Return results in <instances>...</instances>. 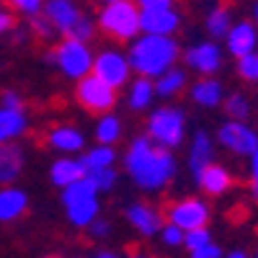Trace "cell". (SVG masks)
I'll return each instance as SVG.
<instances>
[{
    "instance_id": "6da1fadb",
    "label": "cell",
    "mask_w": 258,
    "mask_h": 258,
    "mask_svg": "<svg viewBox=\"0 0 258 258\" xmlns=\"http://www.w3.org/2000/svg\"><path fill=\"white\" fill-rule=\"evenodd\" d=\"M124 173L142 194H160L178 176V160L173 150L155 145L147 135H137L124 150Z\"/></svg>"
},
{
    "instance_id": "7a4b0ae2",
    "label": "cell",
    "mask_w": 258,
    "mask_h": 258,
    "mask_svg": "<svg viewBox=\"0 0 258 258\" xmlns=\"http://www.w3.org/2000/svg\"><path fill=\"white\" fill-rule=\"evenodd\" d=\"M126 57L132 73L155 80L160 73L181 62V44L176 36H158V34H137L126 47Z\"/></svg>"
},
{
    "instance_id": "3957f363",
    "label": "cell",
    "mask_w": 258,
    "mask_h": 258,
    "mask_svg": "<svg viewBox=\"0 0 258 258\" xmlns=\"http://www.w3.org/2000/svg\"><path fill=\"white\" fill-rule=\"evenodd\" d=\"M59 202L64 209V217L75 230H85L101 214V194L88 176L78 178L75 183L59 188Z\"/></svg>"
},
{
    "instance_id": "277c9868",
    "label": "cell",
    "mask_w": 258,
    "mask_h": 258,
    "mask_svg": "<svg viewBox=\"0 0 258 258\" xmlns=\"http://www.w3.org/2000/svg\"><path fill=\"white\" fill-rule=\"evenodd\" d=\"M145 135L155 145L176 153L188 137V116L181 106H170V103L150 109L145 121Z\"/></svg>"
},
{
    "instance_id": "5b68a950",
    "label": "cell",
    "mask_w": 258,
    "mask_h": 258,
    "mask_svg": "<svg viewBox=\"0 0 258 258\" xmlns=\"http://www.w3.org/2000/svg\"><path fill=\"white\" fill-rule=\"evenodd\" d=\"M96 26L103 36L114 41H132L140 31V8L135 0H114V3L101 6L96 13Z\"/></svg>"
},
{
    "instance_id": "8992f818",
    "label": "cell",
    "mask_w": 258,
    "mask_h": 258,
    "mask_svg": "<svg viewBox=\"0 0 258 258\" xmlns=\"http://www.w3.org/2000/svg\"><path fill=\"white\" fill-rule=\"evenodd\" d=\"M54 52V64L68 80L78 83L80 78L93 73V49L88 41H80L75 36H62V41L52 49Z\"/></svg>"
},
{
    "instance_id": "52a82bcc",
    "label": "cell",
    "mask_w": 258,
    "mask_h": 258,
    "mask_svg": "<svg viewBox=\"0 0 258 258\" xmlns=\"http://www.w3.org/2000/svg\"><path fill=\"white\" fill-rule=\"evenodd\" d=\"M116 93H119V91H114L111 85H106V83H103L101 78H96L93 73L85 75V78H80V80L75 83V91H73L75 103L80 106L83 111H88V114H93V116H101V114H106V111H114V106H116V101H119Z\"/></svg>"
},
{
    "instance_id": "ba28073f",
    "label": "cell",
    "mask_w": 258,
    "mask_h": 258,
    "mask_svg": "<svg viewBox=\"0 0 258 258\" xmlns=\"http://www.w3.org/2000/svg\"><path fill=\"white\" fill-rule=\"evenodd\" d=\"M93 75L101 78L106 85H111L114 91H121L132 80V64L124 49L119 47H103L93 54Z\"/></svg>"
},
{
    "instance_id": "9c48e42d",
    "label": "cell",
    "mask_w": 258,
    "mask_h": 258,
    "mask_svg": "<svg viewBox=\"0 0 258 258\" xmlns=\"http://www.w3.org/2000/svg\"><path fill=\"white\" fill-rule=\"evenodd\" d=\"M181 62L188 73L217 75L225 68V47H222V41H214V39L194 41L191 47L181 49Z\"/></svg>"
},
{
    "instance_id": "30bf717a",
    "label": "cell",
    "mask_w": 258,
    "mask_h": 258,
    "mask_svg": "<svg viewBox=\"0 0 258 258\" xmlns=\"http://www.w3.org/2000/svg\"><path fill=\"white\" fill-rule=\"evenodd\" d=\"M214 142H217L222 150H227L230 155L248 158L250 153L258 150V129H253L250 124L238 121V119H225L217 126Z\"/></svg>"
},
{
    "instance_id": "8fae6325",
    "label": "cell",
    "mask_w": 258,
    "mask_h": 258,
    "mask_svg": "<svg viewBox=\"0 0 258 258\" xmlns=\"http://www.w3.org/2000/svg\"><path fill=\"white\" fill-rule=\"evenodd\" d=\"M209 220H212V207L204 197H183L170 202L165 209V222H173L183 232L194 227H207Z\"/></svg>"
},
{
    "instance_id": "7c38bea8",
    "label": "cell",
    "mask_w": 258,
    "mask_h": 258,
    "mask_svg": "<svg viewBox=\"0 0 258 258\" xmlns=\"http://www.w3.org/2000/svg\"><path fill=\"white\" fill-rule=\"evenodd\" d=\"M124 220L140 238H155V235L160 232V227H163V222H165V214L155 204L132 202L124 209Z\"/></svg>"
},
{
    "instance_id": "4fadbf2b",
    "label": "cell",
    "mask_w": 258,
    "mask_h": 258,
    "mask_svg": "<svg viewBox=\"0 0 258 258\" xmlns=\"http://www.w3.org/2000/svg\"><path fill=\"white\" fill-rule=\"evenodd\" d=\"M222 47H225V54H230L235 59L245 57L250 52H258V26L253 21L235 18V24L230 26V31L222 39Z\"/></svg>"
},
{
    "instance_id": "5bb4252c",
    "label": "cell",
    "mask_w": 258,
    "mask_h": 258,
    "mask_svg": "<svg viewBox=\"0 0 258 258\" xmlns=\"http://www.w3.org/2000/svg\"><path fill=\"white\" fill-rule=\"evenodd\" d=\"M188 101L199 109H207V111H214L220 109L227 91H225V83L217 78V75H199L194 83H188Z\"/></svg>"
},
{
    "instance_id": "9a60e30c",
    "label": "cell",
    "mask_w": 258,
    "mask_h": 258,
    "mask_svg": "<svg viewBox=\"0 0 258 258\" xmlns=\"http://www.w3.org/2000/svg\"><path fill=\"white\" fill-rule=\"evenodd\" d=\"M181 13L170 8H145L140 11V31L158 36H176L181 31Z\"/></svg>"
},
{
    "instance_id": "2e32d148",
    "label": "cell",
    "mask_w": 258,
    "mask_h": 258,
    "mask_svg": "<svg viewBox=\"0 0 258 258\" xmlns=\"http://www.w3.org/2000/svg\"><path fill=\"white\" fill-rule=\"evenodd\" d=\"M214 137L207 132V129H197L188 140V150H186V165H188V173L191 178H197L202 170L214 160L217 150H214Z\"/></svg>"
},
{
    "instance_id": "e0dca14e",
    "label": "cell",
    "mask_w": 258,
    "mask_h": 258,
    "mask_svg": "<svg viewBox=\"0 0 258 258\" xmlns=\"http://www.w3.org/2000/svg\"><path fill=\"white\" fill-rule=\"evenodd\" d=\"M44 18L52 24V29L59 36H70L73 26L78 24V18L83 16V11L75 6V0H47L41 8Z\"/></svg>"
},
{
    "instance_id": "ac0fdd59",
    "label": "cell",
    "mask_w": 258,
    "mask_h": 258,
    "mask_svg": "<svg viewBox=\"0 0 258 258\" xmlns=\"http://www.w3.org/2000/svg\"><path fill=\"white\" fill-rule=\"evenodd\" d=\"M47 147L54 150L59 155H80L88 142H85V135L73 124H57L47 132Z\"/></svg>"
},
{
    "instance_id": "d6986e66",
    "label": "cell",
    "mask_w": 258,
    "mask_h": 258,
    "mask_svg": "<svg viewBox=\"0 0 258 258\" xmlns=\"http://www.w3.org/2000/svg\"><path fill=\"white\" fill-rule=\"evenodd\" d=\"M194 181H197V186H199V191L204 194V197H212V199L225 197V194L235 186L232 173H230L222 163H217V160H212Z\"/></svg>"
},
{
    "instance_id": "ffe728a7",
    "label": "cell",
    "mask_w": 258,
    "mask_h": 258,
    "mask_svg": "<svg viewBox=\"0 0 258 258\" xmlns=\"http://www.w3.org/2000/svg\"><path fill=\"white\" fill-rule=\"evenodd\" d=\"M29 212V194L18 186H3L0 188V222L11 225L18 222Z\"/></svg>"
},
{
    "instance_id": "44dd1931",
    "label": "cell",
    "mask_w": 258,
    "mask_h": 258,
    "mask_svg": "<svg viewBox=\"0 0 258 258\" xmlns=\"http://www.w3.org/2000/svg\"><path fill=\"white\" fill-rule=\"evenodd\" d=\"M155 96L163 98V101H173L178 98L181 93L188 91V70L181 68V64H173V68H168L165 73H160L155 80Z\"/></svg>"
},
{
    "instance_id": "7402d4cb",
    "label": "cell",
    "mask_w": 258,
    "mask_h": 258,
    "mask_svg": "<svg viewBox=\"0 0 258 258\" xmlns=\"http://www.w3.org/2000/svg\"><path fill=\"white\" fill-rule=\"evenodd\" d=\"M26 165V155L21 145L13 142H3L0 145V186H11L21 178Z\"/></svg>"
},
{
    "instance_id": "603a6c76",
    "label": "cell",
    "mask_w": 258,
    "mask_h": 258,
    "mask_svg": "<svg viewBox=\"0 0 258 258\" xmlns=\"http://www.w3.org/2000/svg\"><path fill=\"white\" fill-rule=\"evenodd\" d=\"M155 83L150 78H142V75H135L126 85V106L132 109L135 114L140 111H150L155 103Z\"/></svg>"
},
{
    "instance_id": "cb8c5ba5",
    "label": "cell",
    "mask_w": 258,
    "mask_h": 258,
    "mask_svg": "<svg viewBox=\"0 0 258 258\" xmlns=\"http://www.w3.org/2000/svg\"><path fill=\"white\" fill-rule=\"evenodd\" d=\"M83 176H85V165H83V160L75 158V155H59V158L49 165V181H52V186H57V188L70 186V183H75V181L83 178Z\"/></svg>"
},
{
    "instance_id": "d4e9b609",
    "label": "cell",
    "mask_w": 258,
    "mask_h": 258,
    "mask_svg": "<svg viewBox=\"0 0 258 258\" xmlns=\"http://www.w3.org/2000/svg\"><path fill=\"white\" fill-rule=\"evenodd\" d=\"M29 116L24 109H6L0 106V145L3 142H16L29 132Z\"/></svg>"
},
{
    "instance_id": "484cf974",
    "label": "cell",
    "mask_w": 258,
    "mask_h": 258,
    "mask_svg": "<svg viewBox=\"0 0 258 258\" xmlns=\"http://www.w3.org/2000/svg\"><path fill=\"white\" fill-rule=\"evenodd\" d=\"M232 24H235V16H232V8L227 3H214L204 16V31L214 41H222Z\"/></svg>"
},
{
    "instance_id": "4316f807",
    "label": "cell",
    "mask_w": 258,
    "mask_h": 258,
    "mask_svg": "<svg viewBox=\"0 0 258 258\" xmlns=\"http://www.w3.org/2000/svg\"><path fill=\"white\" fill-rule=\"evenodd\" d=\"M93 137L98 145H119V140L124 137V121L119 119V114L114 111L101 114L93 129Z\"/></svg>"
},
{
    "instance_id": "83f0119b",
    "label": "cell",
    "mask_w": 258,
    "mask_h": 258,
    "mask_svg": "<svg viewBox=\"0 0 258 258\" xmlns=\"http://www.w3.org/2000/svg\"><path fill=\"white\" fill-rule=\"evenodd\" d=\"M116 145H93V147H85L80 153V160L85 165V173L91 170H101V168H109L116 163Z\"/></svg>"
},
{
    "instance_id": "f1b7e54d",
    "label": "cell",
    "mask_w": 258,
    "mask_h": 258,
    "mask_svg": "<svg viewBox=\"0 0 258 258\" xmlns=\"http://www.w3.org/2000/svg\"><path fill=\"white\" fill-rule=\"evenodd\" d=\"M220 109L225 111L227 119H238V121H248L250 114H253V106H250V98L243 93V91H232L225 96Z\"/></svg>"
},
{
    "instance_id": "f546056e",
    "label": "cell",
    "mask_w": 258,
    "mask_h": 258,
    "mask_svg": "<svg viewBox=\"0 0 258 258\" xmlns=\"http://www.w3.org/2000/svg\"><path fill=\"white\" fill-rule=\"evenodd\" d=\"M85 176L93 181V186L98 188V194H111V191L116 188V183H119V170H116V165L101 168V170H91V173H85Z\"/></svg>"
},
{
    "instance_id": "4dcf8cb0",
    "label": "cell",
    "mask_w": 258,
    "mask_h": 258,
    "mask_svg": "<svg viewBox=\"0 0 258 258\" xmlns=\"http://www.w3.org/2000/svg\"><path fill=\"white\" fill-rule=\"evenodd\" d=\"M238 64H235V73H238V78L248 85H258V52H250L245 57H238L235 59Z\"/></svg>"
},
{
    "instance_id": "1f68e13d",
    "label": "cell",
    "mask_w": 258,
    "mask_h": 258,
    "mask_svg": "<svg viewBox=\"0 0 258 258\" xmlns=\"http://www.w3.org/2000/svg\"><path fill=\"white\" fill-rule=\"evenodd\" d=\"M96 34H98V26H96V18L93 16H80L78 18V24L73 26V31H70V36H75V39H80V41H91L96 39Z\"/></svg>"
},
{
    "instance_id": "d6a6232c",
    "label": "cell",
    "mask_w": 258,
    "mask_h": 258,
    "mask_svg": "<svg viewBox=\"0 0 258 258\" xmlns=\"http://www.w3.org/2000/svg\"><path fill=\"white\" fill-rule=\"evenodd\" d=\"M209 240H214L209 227H194V230H186V232H183V248H186V250L202 248V245H207Z\"/></svg>"
},
{
    "instance_id": "836d02e7",
    "label": "cell",
    "mask_w": 258,
    "mask_h": 258,
    "mask_svg": "<svg viewBox=\"0 0 258 258\" xmlns=\"http://www.w3.org/2000/svg\"><path fill=\"white\" fill-rule=\"evenodd\" d=\"M158 238L163 240L165 248H183V230L176 227L173 222H163L160 232H158Z\"/></svg>"
},
{
    "instance_id": "e575fe53",
    "label": "cell",
    "mask_w": 258,
    "mask_h": 258,
    "mask_svg": "<svg viewBox=\"0 0 258 258\" xmlns=\"http://www.w3.org/2000/svg\"><path fill=\"white\" fill-rule=\"evenodd\" d=\"M29 21H31V34L34 36H39L41 41H49L57 31L52 29V24L44 18V13H36V16H29Z\"/></svg>"
},
{
    "instance_id": "d590c367",
    "label": "cell",
    "mask_w": 258,
    "mask_h": 258,
    "mask_svg": "<svg viewBox=\"0 0 258 258\" xmlns=\"http://www.w3.org/2000/svg\"><path fill=\"white\" fill-rule=\"evenodd\" d=\"M111 222L109 220H106V217H101V214H98V217L88 225V227H85V232H88V238L91 240H106V238H109V235H111Z\"/></svg>"
},
{
    "instance_id": "8d00e7d4",
    "label": "cell",
    "mask_w": 258,
    "mask_h": 258,
    "mask_svg": "<svg viewBox=\"0 0 258 258\" xmlns=\"http://www.w3.org/2000/svg\"><path fill=\"white\" fill-rule=\"evenodd\" d=\"M11 3V8L16 11V13H21V16H36V13H41V8H44V3L47 0H8Z\"/></svg>"
},
{
    "instance_id": "74e56055",
    "label": "cell",
    "mask_w": 258,
    "mask_h": 258,
    "mask_svg": "<svg viewBox=\"0 0 258 258\" xmlns=\"http://www.w3.org/2000/svg\"><path fill=\"white\" fill-rule=\"evenodd\" d=\"M225 250H222V245L220 243H214V240H209L207 245H202V248H194V250H188V258H220Z\"/></svg>"
},
{
    "instance_id": "f35d334b",
    "label": "cell",
    "mask_w": 258,
    "mask_h": 258,
    "mask_svg": "<svg viewBox=\"0 0 258 258\" xmlns=\"http://www.w3.org/2000/svg\"><path fill=\"white\" fill-rule=\"evenodd\" d=\"M0 106H6V109H24V98H21L18 91H3L0 93Z\"/></svg>"
},
{
    "instance_id": "ab89813d",
    "label": "cell",
    "mask_w": 258,
    "mask_h": 258,
    "mask_svg": "<svg viewBox=\"0 0 258 258\" xmlns=\"http://www.w3.org/2000/svg\"><path fill=\"white\" fill-rule=\"evenodd\" d=\"M137 8L145 11V8H170V6H176V0H135Z\"/></svg>"
},
{
    "instance_id": "60d3db41",
    "label": "cell",
    "mask_w": 258,
    "mask_h": 258,
    "mask_svg": "<svg viewBox=\"0 0 258 258\" xmlns=\"http://www.w3.org/2000/svg\"><path fill=\"white\" fill-rule=\"evenodd\" d=\"M248 181L258 183V150L248 155Z\"/></svg>"
},
{
    "instance_id": "b9f144b4",
    "label": "cell",
    "mask_w": 258,
    "mask_h": 258,
    "mask_svg": "<svg viewBox=\"0 0 258 258\" xmlns=\"http://www.w3.org/2000/svg\"><path fill=\"white\" fill-rule=\"evenodd\" d=\"M13 29V16L8 11H0V36H3L6 31Z\"/></svg>"
},
{
    "instance_id": "7bdbcfd3",
    "label": "cell",
    "mask_w": 258,
    "mask_h": 258,
    "mask_svg": "<svg viewBox=\"0 0 258 258\" xmlns=\"http://www.w3.org/2000/svg\"><path fill=\"white\" fill-rule=\"evenodd\" d=\"M93 258H121V255L116 250H111V248H101V250L93 253Z\"/></svg>"
},
{
    "instance_id": "ee69618b",
    "label": "cell",
    "mask_w": 258,
    "mask_h": 258,
    "mask_svg": "<svg viewBox=\"0 0 258 258\" xmlns=\"http://www.w3.org/2000/svg\"><path fill=\"white\" fill-rule=\"evenodd\" d=\"M220 258H250L245 250H240V248H235V250H227V253H222Z\"/></svg>"
},
{
    "instance_id": "f6af8a7d",
    "label": "cell",
    "mask_w": 258,
    "mask_h": 258,
    "mask_svg": "<svg viewBox=\"0 0 258 258\" xmlns=\"http://www.w3.org/2000/svg\"><path fill=\"white\" fill-rule=\"evenodd\" d=\"M250 199L258 204V183H250Z\"/></svg>"
},
{
    "instance_id": "bcb514c9",
    "label": "cell",
    "mask_w": 258,
    "mask_h": 258,
    "mask_svg": "<svg viewBox=\"0 0 258 258\" xmlns=\"http://www.w3.org/2000/svg\"><path fill=\"white\" fill-rule=\"evenodd\" d=\"M253 24H255V26H258V3H255V6H253Z\"/></svg>"
},
{
    "instance_id": "7dc6e473",
    "label": "cell",
    "mask_w": 258,
    "mask_h": 258,
    "mask_svg": "<svg viewBox=\"0 0 258 258\" xmlns=\"http://www.w3.org/2000/svg\"><path fill=\"white\" fill-rule=\"evenodd\" d=\"M132 258H150V255H145V253H135Z\"/></svg>"
},
{
    "instance_id": "c3c4849f",
    "label": "cell",
    "mask_w": 258,
    "mask_h": 258,
    "mask_svg": "<svg viewBox=\"0 0 258 258\" xmlns=\"http://www.w3.org/2000/svg\"><path fill=\"white\" fill-rule=\"evenodd\" d=\"M96 3H101V6H106V3H114V0H96Z\"/></svg>"
},
{
    "instance_id": "681fc988",
    "label": "cell",
    "mask_w": 258,
    "mask_h": 258,
    "mask_svg": "<svg viewBox=\"0 0 258 258\" xmlns=\"http://www.w3.org/2000/svg\"><path fill=\"white\" fill-rule=\"evenodd\" d=\"M44 258H57V255H44Z\"/></svg>"
},
{
    "instance_id": "f907efd6",
    "label": "cell",
    "mask_w": 258,
    "mask_h": 258,
    "mask_svg": "<svg viewBox=\"0 0 258 258\" xmlns=\"http://www.w3.org/2000/svg\"><path fill=\"white\" fill-rule=\"evenodd\" d=\"M255 258H258V250H255Z\"/></svg>"
}]
</instances>
